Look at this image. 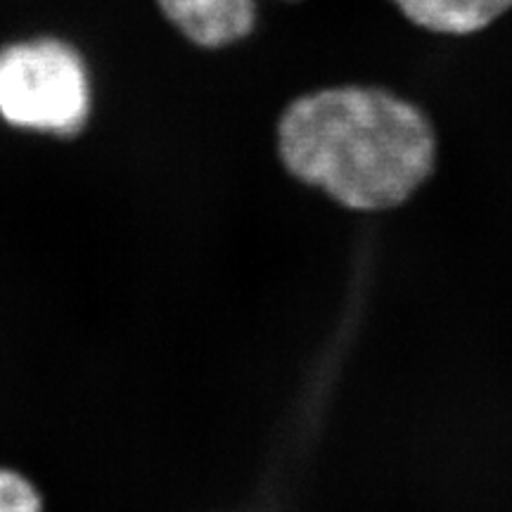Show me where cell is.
<instances>
[{
    "instance_id": "1",
    "label": "cell",
    "mask_w": 512,
    "mask_h": 512,
    "mask_svg": "<svg viewBox=\"0 0 512 512\" xmlns=\"http://www.w3.org/2000/svg\"><path fill=\"white\" fill-rule=\"evenodd\" d=\"M278 152L292 176L342 207L384 211L411 200L432 176L437 133L401 95L335 86L287 107Z\"/></svg>"
},
{
    "instance_id": "2",
    "label": "cell",
    "mask_w": 512,
    "mask_h": 512,
    "mask_svg": "<svg viewBox=\"0 0 512 512\" xmlns=\"http://www.w3.org/2000/svg\"><path fill=\"white\" fill-rule=\"evenodd\" d=\"M91 88L81 57L55 38L0 50V114L12 126L79 131L88 117Z\"/></svg>"
},
{
    "instance_id": "3",
    "label": "cell",
    "mask_w": 512,
    "mask_h": 512,
    "mask_svg": "<svg viewBox=\"0 0 512 512\" xmlns=\"http://www.w3.org/2000/svg\"><path fill=\"white\" fill-rule=\"evenodd\" d=\"M164 15L204 48H223L240 41L256 22L254 0H159Z\"/></svg>"
},
{
    "instance_id": "4",
    "label": "cell",
    "mask_w": 512,
    "mask_h": 512,
    "mask_svg": "<svg viewBox=\"0 0 512 512\" xmlns=\"http://www.w3.org/2000/svg\"><path fill=\"white\" fill-rule=\"evenodd\" d=\"M418 27L446 36L477 34L512 8V0H392Z\"/></svg>"
},
{
    "instance_id": "5",
    "label": "cell",
    "mask_w": 512,
    "mask_h": 512,
    "mask_svg": "<svg viewBox=\"0 0 512 512\" xmlns=\"http://www.w3.org/2000/svg\"><path fill=\"white\" fill-rule=\"evenodd\" d=\"M0 512H43L41 496L22 475L0 470Z\"/></svg>"
}]
</instances>
